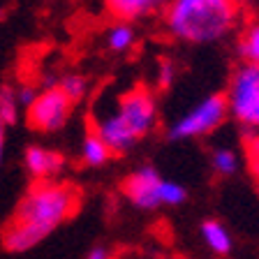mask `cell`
<instances>
[{
	"label": "cell",
	"instance_id": "1",
	"mask_svg": "<svg viewBox=\"0 0 259 259\" xmlns=\"http://www.w3.org/2000/svg\"><path fill=\"white\" fill-rule=\"evenodd\" d=\"M241 12V0H169L164 28L178 42L210 44L238 26Z\"/></svg>",
	"mask_w": 259,
	"mask_h": 259
},
{
	"label": "cell",
	"instance_id": "2",
	"mask_svg": "<svg viewBox=\"0 0 259 259\" xmlns=\"http://www.w3.org/2000/svg\"><path fill=\"white\" fill-rule=\"evenodd\" d=\"M157 125V102L144 86L125 91L116 100L111 111L95 120V132L107 141L111 153H127L139 139L151 135Z\"/></svg>",
	"mask_w": 259,
	"mask_h": 259
},
{
	"label": "cell",
	"instance_id": "3",
	"mask_svg": "<svg viewBox=\"0 0 259 259\" xmlns=\"http://www.w3.org/2000/svg\"><path fill=\"white\" fill-rule=\"evenodd\" d=\"M81 194L74 185L58 181H37L21 199L12 220L37 222L49 229H56L79 208Z\"/></svg>",
	"mask_w": 259,
	"mask_h": 259
},
{
	"label": "cell",
	"instance_id": "4",
	"mask_svg": "<svg viewBox=\"0 0 259 259\" xmlns=\"http://www.w3.org/2000/svg\"><path fill=\"white\" fill-rule=\"evenodd\" d=\"M229 116L248 130H259V65L243 63L227 88Z\"/></svg>",
	"mask_w": 259,
	"mask_h": 259
},
{
	"label": "cell",
	"instance_id": "5",
	"mask_svg": "<svg viewBox=\"0 0 259 259\" xmlns=\"http://www.w3.org/2000/svg\"><path fill=\"white\" fill-rule=\"evenodd\" d=\"M229 116L225 95H208L201 102H197L188 113H183L176 123L169 127V137L176 141L199 139L210 132H215Z\"/></svg>",
	"mask_w": 259,
	"mask_h": 259
},
{
	"label": "cell",
	"instance_id": "6",
	"mask_svg": "<svg viewBox=\"0 0 259 259\" xmlns=\"http://www.w3.org/2000/svg\"><path fill=\"white\" fill-rule=\"evenodd\" d=\"M72 104L74 102L58 86L44 88L42 93H37L35 102L26 109L28 125L39 132H56L70 120Z\"/></svg>",
	"mask_w": 259,
	"mask_h": 259
},
{
	"label": "cell",
	"instance_id": "7",
	"mask_svg": "<svg viewBox=\"0 0 259 259\" xmlns=\"http://www.w3.org/2000/svg\"><path fill=\"white\" fill-rule=\"evenodd\" d=\"M162 181L164 178L153 167H141L123 181V194L137 208H157L162 204L160 201Z\"/></svg>",
	"mask_w": 259,
	"mask_h": 259
},
{
	"label": "cell",
	"instance_id": "8",
	"mask_svg": "<svg viewBox=\"0 0 259 259\" xmlns=\"http://www.w3.org/2000/svg\"><path fill=\"white\" fill-rule=\"evenodd\" d=\"M54 229H49L37 222H23V220H12L7 229L3 232V245L10 252H26L32 250L37 243H42Z\"/></svg>",
	"mask_w": 259,
	"mask_h": 259
},
{
	"label": "cell",
	"instance_id": "9",
	"mask_svg": "<svg viewBox=\"0 0 259 259\" xmlns=\"http://www.w3.org/2000/svg\"><path fill=\"white\" fill-rule=\"evenodd\" d=\"M28 174L37 181H54L65 167V160L58 151L44 148V146H28L26 155H23Z\"/></svg>",
	"mask_w": 259,
	"mask_h": 259
},
{
	"label": "cell",
	"instance_id": "10",
	"mask_svg": "<svg viewBox=\"0 0 259 259\" xmlns=\"http://www.w3.org/2000/svg\"><path fill=\"white\" fill-rule=\"evenodd\" d=\"M169 0H104L107 10L120 21H137L141 16L155 14L157 10L167 7Z\"/></svg>",
	"mask_w": 259,
	"mask_h": 259
},
{
	"label": "cell",
	"instance_id": "11",
	"mask_svg": "<svg viewBox=\"0 0 259 259\" xmlns=\"http://www.w3.org/2000/svg\"><path fill=\"white\" fill-rule=\"evenodd\" d=\"M111 155H113L111 148L95 130L83 137V141H81V160H83L86 167H102L104 162H109Z\"/></svg>",
	"mask_w": 259,
	"mask_h": 259
},
{
	"label": "cell",
	"instance_id": "12",
	"mask_svg": "<svg viewBox=\"0 0 259 259\" xmlns=\"http://www.w3.org/2000/svg\"><path fill=\"white\" fill-rule=\"evenodd\" d=\"M201 238L215 254H229V250H232V234L218 220H206L201 225Z\"/></svg>",
	"mask_w": 259,
	"mask_h": 259
},
{
	"label": "cell",
	"instance_id": "13",
	"mask_svg": "<svg viewBox=\"0 0 259 259\" xmlns=\"http://www.w3.org/2000/svg\"><path fill=\"white\" fill-rule=\"evenodd\" d=\"M132 44H135V28L130 26L127 21L113 23L107 30V47L111 49V51H116V54L130 51Z\"/></svg>",
	"mask_w": 259,
	"mask_h": 259
},
{
	"label": "cell",
	"instance_id": "14",
	"mask_svg": "<svg viewBox=\"0 0 259 259\" xmlns=\"http://www.w3.org/2000/svg\"><path fill=\"white\" fill-rule=\"evenodd\" d=\"M238 51H241L245 63L259 65V23H250V26L241 32Z\"/></svg>",
	"mask_w": 259,
	"mask_h": 259
},
{
	"label": "cell",
	"instance_id": "15",
	"mask_svg": "<svg viewBox=\"0 0 259 259\" xmlns=\"http://www.w3.org/2000/svg\"><path fill=\"white\" fill-rule=\"evenodd\" d=\"M210 167L218 176H234L238 169V157L229 148H215L210 155Z\"/></svg>",
	"mask_w": 259,
	"mask_h": 259
},
{
	"label": "cell",
	"instance_id": "16",
	"mask_svg": "<svg viewBox=\"0 0 259 259\" xmlns=\"http://www.w3.org/2000/svg\"><path fill=\"white\" fill-rule=\"evenodd\" d=\"M243 153H245V162L250 167V174L259 183V132L257 130H248L243 137Z\"/></svg>",
	"mask_w": 259,
	"mask_h": 259
},
{
	"label": "cell",
	"instance_id": "17",
	"mask_svg": "<svg viewBox=\"0 0 259 259\" xmlns=\"http://www.w3.org/2000/svg\"><path fill=\"white\" fill-rule=\"evenodd\" d=\"M16 109H19V97L16 91L10 86L0 88V123L3 125H12L16 120Z\"/></svg>",
	"mask_w": 259,
	"mask_h": 259
},
{
	"label": "cell",
	"instance_id": "18",
	"mask_svg": "<svg viewBox=\"0 0 259 259\" xmlns=\"http://www.w3.org/2000/svg\"><path fill=\"white\" fill-rule=\"evenodd\" d=\"M58 88L70 97L72 102H79L88 93V81H86V76H81V74H65L63 79H60Z\"/></svg>",
	"mask_w": 259,
	"mask_h": 259
},
{
	"label": "cell",
	"instance_id": "19",
	"mask_svg": "<svg viewBox=\"0 0 259 259\" xmlns=\"http://www.w3.org/2000/svg\"><path fill=\"white\" fill-rule=\"evenodd\" d=\"M188 199V190L176 181H162V190H160V201L164 206H178Z\"/></svg>",
	"mask_w": 259,
	"mask_h": 259
},
{
	"label": "cell",
	"instance_id": "20",
	"mask_svg": "<svg viewBox=\"0 0 259 259\" xmlns=\"http://www.w3.org/2000/svg\"><path fill=\"white\" fill-rule=\"evenodd\" d=\"M174 79H176V65L169 58L160 60V67H157V81H160V86H171Z\"/></svg>",
	"mask_w": 259,
	"mask_h": 259
},
{
	"label": "cell",
	"instance_id": "21",
	"mask_svg": "<svg viewBox=\"0 0 259 259\" xmlns=\"http://www.w3.org/2000/svg\"><path fill=\"white\" fill-rule=\"evenodd\" d=\"M16 97H19V104L28 109L32 102H35V97H37V91H35L32 86H21V88H16Z\"/></svg>",
	"mask_w": 259,
	"mask_h": 259
},
{
	"label": "cell",
	"instance_id": "22",
	"mask_svg": "<svg viewBox=\"0 0 259 259\" xmlns=\"http://www.w3.org/2000/svg\"><path fill=\"white\" fill-rule=\"evenodd\" d=\"M88 259H109V252L102 245H97V248H93L91 252H88Z\"/></svg>",
	"mask_w": 259,
	"mask_h": 259
},
{
	"label": "cell",
	"instance_id": "23",
	"mask_svg": "<svg viewBox=\"0 0 259 259\" xmlns=\"http://www.w3.org/2000/svg\"><path fill=\"white\" fill-rule=\"evenodd\" d=\"M5 127L7 125L0 123V164H3V157H5Z\"/></svg>",
	"mask_w": 259,
	"mask_h": 259
}]
</instances>
